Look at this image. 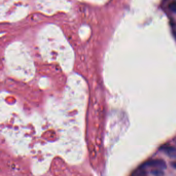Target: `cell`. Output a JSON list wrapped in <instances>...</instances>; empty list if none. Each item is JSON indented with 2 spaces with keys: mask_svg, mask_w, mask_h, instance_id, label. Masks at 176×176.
I'll list each match as a JSON object with an SVG mask.
<instances>
[{
  "mask_svg": "<svg viewBox=\"0 0 176 176\" xmlns=\"http://www.w3.org/2000/svg\"><path fill=\"white\" fill-rule=\"evenodd\" d=\"M168 7L171 12H176V1H173L171 2Z\"/></svg>",
  "mask_w": 176,
  "mask_h": 176,
  "instance_id": "cell-6",
  "label": "cell"
},
{
  "mask_svg": "<svg viewBox=\"0 0 176 176\" xmlns=\"http://www.w3.org/2000/svg\"><path fill=\"white\" fill-rule=\"evenodd\" d=\"M89 150H90V156L92 159H94L96 156V152L95 149V146L92 143L90 144L89 146Z\"/></svg>",
  "mask_w": 176,
  "mask_h": 176,
  "instance_id": "cell-3",
  "label": "cell"
},
{
  "mask_svg": "<svg viewBox=\"0 0 176 176\" xmlns=\"http://www.w3.org/2000/svg\"><path fill=\"white\" fill-rule=\"evenodd\" d=\"M160 150L169 157L176 159V148L169 145H165L161 147Z\"/></svg>",
  "mask_w": 176,
  "mask_h": 176,
  "instance_id": "cell-2",
  "label": "cell"
},
{
  "mask_svg": "<svg viewBox=\"0 0 176 176\" xmlns=\"http://www.w3.org/2000/svg\"><path fill=\"white\" fill-rule=\"evenodd\" d=\"M147 174V173L144 170L143 168H140L137 171H135L132 175L133 176H146Z\"/></svg>",
  "mask_w": 176,
  "mask_h": 176,
  "instance_id": "cell-5",
  "label": "cell"
},
{
  "mask_svg": "<svg viewBox=\"0 0 176 176\" xmlns=\"http://www.w3.org/2000/svg\"><path fill=\"white\" fill-rule=\"evenodd\" d=\"M150 173L153 176H163L164 175V171L162 169H154L151 170Z\"/></svg>",
  "mask_w": 176,
  "mask_h": 176,
  "instance_id": "cell-4",
  "label": "cell"
},
{
  "mask_svg": "<svg viewBox=\"0 0 176 176\" xmlns=\"http://www.w3.org/2000/svg\"><path fill=\"white\" fill-rule=\"evenodd\" d=\"M170 165L173 168L176 169V161L171 162L170 163Z\"/></svg>",
  "mask_w": 176,
  "mask_h": 176,
  "instance_id": "cell-7",
  "label": "cell"
},
{
  "mask_svg": "<svg viewBox=\"0 0 176 176\" xmlns=\"http://www.w3.org/2000/svg\"><path fill=\"white\" fill-rule=\"evenodd\" d=\"M153 167L155 169H160L163 170L167 167L166 162L162 159H153L147 161L144 163L142 168L144 169L145 167Z\"/></svg>",
  "mask_w": 176,
  "mask_h": 176,
  "instance_id": "cell-1",
  "label": "cell"
}]
</instances>
